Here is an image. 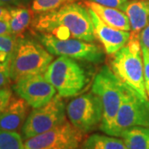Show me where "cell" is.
Masks as SVG:
<instances>
[{
    "mask_svg": "<svg viewBox=\"0 0 149 149\" xmlns=\"http://www.w3.org/2000/svg\"><path fill=\"white\" fill-rule=\"evenodd\" d=\"M32 25L38 32L52 34L59 39L71 37L91 42L96 38L89 9L74 3L40 13Z\"/></svg>",
    "mask_w": 149,
    "mask_h": 149,
    "instance_id": "6da1fadb",
    "label": "cell"
},
{
    "mask_svg": "<svg viewBox=\"0 0 149 149\" xmlns=\"http://www.w3.org/2000/svg\"><path fill=\"white\" fill-rule=\"evenodd\" d=\"M127 85H124L111 68L104 65L95 75L92 85V92L100 100L103 109L100 127L104 133L112 134L118 111L122 104Z\"/></svg>",
    "mask_w": 149,
    "mask_h": 149,
    "instance_id": "7a4b0ae2",
    "label": "cell"
},
{
    "mask_svg": "<svg viewBox=\"0 0 149 149\" xmlns=\"http://www.w3.org/2000/svg\"><path fill=\"white\" fill-rule=\"evenodd\" d=\"M142 48L139 38L130 37L126 46L113 55L110 61L111 70L124 85L144 99L148 100L145 80Z\"/></svg>",
    "mask_w": 149,
    "mask_h": 149,
    "instance_id": "3957f363",
    "label": "cell"
},
{
    "mask_svg": "<svg viewBox=\"0 0 149 149\" xmlns=\"http://www.w3.org/2000/svg\"><path fill=\"white\" fill-rule=\"evenodd\" d=\"M53 61V55L43 45L29 38H18L10 61V75L16 82L23 77L44 74Z\"/></svg>",
    "mask_w": 149,
    "mask_h": 149,
    "instance_id": "277c9868",
    "label": "cell"
},
{
    "mask_svg": "<svg viewBox=\"0 0 149 149\" xmlns=\"http://www.w3.org/2000/svg\"><path fill=\"white\" fill-rule=\"evenodd\" d=\"M61 98L76 95L84 90L89 79L78 62L66 56H59L48 65L44 73Z\"/></svg>",
    "mask_w": 149,
    "mask_h": 149,
    "instance_id": "5b68a950",
    "label": "cell"
},
{
    "mask_svg": "<svg viewBox=\"0 0 149 149\" xmlns=\"http://www.w3.org/2000/svg\"><path fill=\"white\" fill-rule=\"evenodd\" d=\"M66 121V108L61 97L56 95L47 104L36 108L27 116L22 128L24 140L46 133Z\"/></svg>",
    "mask_w": 149,
    "mask_h": 149,
    "instance_id": "8992f818",
    "label": "cell"
},
{
    "mask_svg": "<svg viewBox=\"0 0 149 149\" xmlns=\"http://www.w3.org/2000/svg\"><path fill=\"white\" fill-rule=\"evenodd\" d=\"M40 41L52 55L92 63H100L104 59V54L101 48L90 42H86L75 38L59 39L48 33H43L40 37Z\"/></svg>",
    "mask_w": 149,
    "mask_h": 149,
    "instance_id": "52a82bcc",
    "label": "cell"
},
{
    "mask_svg": "<svg viewBox=\"0 0 149 149\" xmlns=\"http://www.w3.org/2000/svg\"><path fill=\"white\" fill-rule=\"evenodd\" d=\"M137 126L149 127V101L127 86L111 136L120 137L125 129Z\"/></svg>",
    "mask_w": 149,
    "mask_h": 149,
    "instance_id": "ba28073f",
    "label": "cell"
},
{
    "mask_svg": "<svg viewBox=\"0 0 149 149\" xmlns=\"http://www.w3.org/2000/svg\"><path fill=\"white\" fill-rule=\"evenodd\" d=\"M83 134L70 122L26 139L24 149H80Z\"/></svg>",
    "mask_w": 149,
    "mask_h": 149,
    "instance_id": "9c48e42d",
    "label": "cell"
},
{
    "mask_svg": "<svg viewBox=\"0 0 149 149\" xmlns=\"http://www.w3.org/2000/svg\"><path fill=\"white\" fill-rule=\"evenodd\" d=\"M66 114L75 128L83 133H89L101 123V101L93 92L79 96L68 104Z\"/></svg>",
    "mask_w": 149,
    "mask_h": 149,
    "instance_id": "30bf717a",
    "label": "cell"
},
{
    "mask_svg": "<svg viewBox=\"0 0 149 149\" xmlns=\"http://www.w3.org/2000/svg\"><path fill=\"white\" fill-rule=\"evenodd\" d=\"M13 90L34 109L47 104L56 93V89L46 79L44 74L22 78L15 82Z\"/></svg>",
    "mask_w": 149,
    "mask_h": 149,
    "instance_id": "8fae6325",
    "label": "cell"
},
{
    "mask_svg": "<svg viewBox=\"0 0 149 149\" xmlns=\"http://www.w3.org/2000/svg\"><path fill=\"white\" fill-rule=\"evenodd\" d=\"M88 9L94 25L95 35L100 41L107 54L114 55L118 51L127 45L130 38V32L107 25L94 11L90 8Z\"/></svg>",
    "mask_w": 149,
    "mask_h": 149,
    "instance_id": "7c38bea8",
    "label": "cell"
},
{
    "mask_svg": "<svg viewBox=\"0 0 149 149\" xmlns=\"http://www.w3.org/2000/svg\"><path fill=\"white\" fill-rule=\"evenodd\" d=\"M29 104L21 97H13L0 113V130L17 132L27 118Z\"/></svg>",
    "mask_w": 149,
    "mask_h": 149,
    "instance_id": "4fadbf2b",
    "label": "cell"
},
{
    "mask_svg": "<svg viewBox=\"0 0 149 149\" xmlns=\"http://www.w3.org/2000/svg\"><path fill=\"white\" fill-rule=\"evenodd\" d=\"M124 13L127 14L130 26V37L139 38L140 32L149 19V0H133L128 2Z\"/></svg>",
    "mask_w": 149,
    "mask_h": 149,
    "instance_id": "5bb4252c",
    "label": "cell"
},
{
    "mask_svg": "<svg viewBox=\"0 0 149 149\" xmlns=\"http://www.w3.org/2000/svg\"><path fill=\"white\" fill-rule=\"evenodd\" d=\"M85 3L88 8L94 11L107 25L123 31L129 32L131 30L129 19L124 12L117 8L100 5L91 1H85Z\"/></svg>",
    "mask_w": 149,
    "mask_h": 149,
    "instance_id": "9a60e30c",
    "label": "cell"
},
{
    "mask_svg": "<svg viewBox=\"0 0 149 149\" xmlns=\"http://www.w3.org/2000/svg\"><path fill=\"white\" fill-rule=\"evenodd\" d=\"M120 137L128 149H149V127L129 128L123 131Z\"/></svg>",
    "mask_w": 149,
    "mask_h": 149,
    "instance_id": "2e32d148",
    "label": "cell"
},
{
    "mask_svg": "<svg viewBox=\"0 0 149 149\" xmlns=\"http://www.w3.org/2000/svg\"><path fill=\"white\" fill-rule=\"evenodd\" d=\"M32 13V9H27L22 6L11 8L8 22L13 35L18 37L27 30L33 22Z\"/></svg>",
    "mask_w": 149,
    "mask_h": 149,
    "instance_id": "e0dca14e",
    "label": "cell"
},
{
    "mask_svg": "<svg viewBox=\"0 0 149 149\" xmlns=\"http://www.w3.org/2000/svg\"><path fill=\"white\" fill-rule=\"evenodd\" d=\"M81 149H128L123 139L114 136L92 134L84 142Z\"/></svg>",
    "mask_w": 149,
    "mask_h": 149,
    "instance_id": "ac0fdd59",
    "label": "cell"
},
{
    "mask_svg": "<svg viewBox=\"0 0 149 149\" xmlns=\"http://www.w3.org/2000/svg\"><path fill=\"white\" fill-rule=\"evenodd\" d=\"M22 139L17 132L0 130V149H24Z\"/></svg>",
    "mask_w": 149,
    "mask_h": 149,
    "instance_id": "d6986e66",
    "label": "cell"
},
{
    "mask_svg": "<svg viewBox=\"0 0 149 149\" xmlns=\"http://www.w3.org/2000/svg\"><path fill=\"white\" fill-rule=\"evenodd\" d=\"M75 0H33L31 9L36 13H44L58 9L61 7L74 3Z\"/></svg>",
    "mask_w": 149,
    "mask_h": 149,
    "instance_id": "ffe728a7",
    "label": "cell"
},
{
    "mask_svg": "<svg viewBox=\"0 0 149 149\" xmlns=\"http://www.w3.org/2000/svg\"><path fill=\"white\" fill-rule=\"evenodd\" d=\"M18 37L14 35H0V52L9 54L10 56L15 51Z\"/></svg>",
    "mask_w": 149,
    "mask_h": 149,
    "instance_id": "44dd1931",
    "label": "cell"
},
{
    "mask_svg": "<svg viewBox=\"0 0 149 149\" xmlns=\"http://www.w3.org/2000/svg\"><path fill=\"white\" fill-rule=\"evenodd\" d=\"M89 1L95 2L96 3L109 8H117L123 12L125 11V8L128 3V0H89Z\"/></svg>",
    "mask_w": 149,
    "mask_h": 149,
    "instance_id": "7402d4cb",
    "label": "cell"
},
{
    "mask_svg": "<svg viewBox=\"0 0 149 149\" xmlns=\"http://www.w3.org/2000/svg\"><path fill=\"white\" fill-rule=\"evenodd\" d=\"M12 80L10 75V62L0 66V89L5 88Z\"/></svg>",
    "mask_w": 149,
    "mask_h": 149,
    "instance_id": "603a6c76",
    "label": "cell"
},
{
    "mask_svg": "<svg viewBox=\"0 0 149 149\" xmlns=\"http://www.w3.org/2000/svg\"><path fill=\"white\" fill-rule=\"evenodd\" d=\"M143 54V70L145 86L147 94L149 97V50L142 49Z\"/></svg>",
    "mask_w": 149,
    "mask_h": 149,
    "instance_id": "cb8c5ba5",
    "label": "cell"
},
{
    "mask_svg": "<svg viewBox=\"0 0 149 149\" xmlns=\"http://www.w3.org/2000/svg\"><path fill=\"white\" fill-rule=\"evenodd\" d=\"M12 91L9 88L5 87L0 89V113L4 110L12 98Z\"/></svg>",
    "mask_w": 149,
    "mask_h": 149,
    "instance_id": "d4e9b609",
    "label": "cell"
},
{
    "mask_svg": "<svg viewBox=\"0 0 149 149\" xmlns=\"http://www.w3.org/2000/svg\"><path fill=\"white\" fill-rule=\"evenodd\" d=\"M139 41L142 49L149 50V19L148 24L140 32L139 35Z\"/></svg>",
    "mask_w": 149,
    "mask_h": 149,
    "instance_id": "484cf974",
    "label": "cell"
},
{
    "mask_svg": "<svg viewBox=\"0 0 149 149\" xmlns=\"http://www.w3.org/2000/svg\"><path fill=\"white\" fill-rule=\"evenodd\" d=\"M0 35H13L8 22L0 20Z\"/></svg>",
    "mask_w": 149,
    "mask_h": 149,
    "instance_id": "4316f807",
    "label": "cell"
},
{
    "mask_svg": "<svg viewBox=\"0 0 149 149\" xmlns=\"http://www.w3.org/2000/svg\"><path fill=\"white\" fill-rule=\"evenodd\" d=\"M0 20L9 22L10 20V9L5 7L0 6Z\"/></svg>",
    "mask_w": 149,
    "mask_h": 149,
    "instance_id": "83f0119b",
    "label": "cell"
},
{
    "mask_svg": "<svg viewBox=\"0 0 149 149\" xmlns=\"http://www.w3.org/2000/svg\"><path fill=\"white\" fill-rule=\"evenodd\" d=\"M11 57H12V56H10L9 54L3 52H0V66L9 63L11 61Z\"/></svg>",
    "mask_w": 149,
    "mask_h": 149,
    "instance_id": "f1b7e54d",
    "label": "cell"
},
{
    "mask_svg": "<svg viewBox=\"0 0 149 149\" xmlns=\"http://www.w3.org/2000/svg\"><path fill=\"white\" fill-rule=\"evenodd\" d=\"M21 0H0V6L6 7L11 5H19Z\"/></svg>",
    "mask_w": 149,
    "mask_h": 149,
    "instance_id": "f546056e",
    "label": "cell"
}]
</instances>
